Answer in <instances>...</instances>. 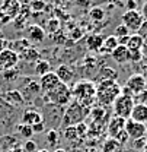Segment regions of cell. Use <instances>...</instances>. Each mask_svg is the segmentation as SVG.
Segmentation results:
<instances>
[{
    "instance_id": "cell-11",
    "label": "cell",
    "mask_w": 147,
    "mask_h": 152,
    "mask_svg": "<svg viewBox=\"0 0 147 152\" xmlns=\"http://www.w3.org/2000/svg\"><path fill=\"white\" fill-rule=\"evenodd\" d=\"M60 83H61L60 79L57 77V75H55L53 70L48 72V73H45V75H42L39 77V82H38L39 91H41L42 94H48L50 91H53L55 86H58Z\"/></svg>"
},
{
    "instance_id": "cell-36",
    "label": "cell",
    "mask_w": 147,
    "mask_h": 152,
    "mask_svg": "<svg viewBox=\"0 0 147 152\" xmlns=\"http://www.w3.org/2000/svg\"><path fill=\"white\" fill-rule=\"evenodd\" d=\"M58 28H60V25H58V20L53 19V20H50V22H48V29H50V32H55Z\"/></svg>"
},
{
    "instance_id": "cell-24",
    "label": "cell",
    "mask_w": 147,
    "mask_h": 152,
    "mask_svg": "<svg viewBox=\"0 0 147 152\" xmlns=\"http://www.w3.org/2000/svg\"><path fill=\"white\" fill-rule=\"evenodd\" d=\"M48 72H51V63L48 61V60H44V58H39L38 61L34 63V73L37 76H41L45 75V73H48Z\"/></svg>"
},
{
    "instance_id": "cell-42",
    "label": "cell",
    "mask_w": 147,
    "mask_h": 152,
    "mask_svg": "<svg viewBox=\"0 0 147 152\" xmlns=\"http://www.w3.org/2000/svg\"><path fill=\"white\" fill-rule=\"evenodd\" d=\"M6 20H7V18H1L0 19V29L4 26V22H6Z\"/></svg>"
},
{
    "instance_id": "cell-31",
    "label": "cell",
    "mask_w": 147,
    "mask_h": 152,
    "mask_svg": "<svg viewBox=\"0 0 147 152\" xmlns=\"http://www.w3.org/2000/svg\"><path fill=\"white\" fill-rule=\"evenodd\" d=\"M38 151V145L35 143V140L28 139L23 143V152H37Z\"/></svg>"
},
{
    "instance_id": "cell-8",
    "label": "cell",
    "mask_w": 147,
    "mask_h": 152,
    "mask_svg": "<svg viewBox=\"0 0 147 152\" xmlns=\"http://www.w3.org/2000/svg\"><path fill=\"white\" fill-rule=\"evenodd\" d=\"M124 86L133 94V96H137L138 94H141L143 91L147 89V79L141 73H134L127 79Z\"/></svg>"
},
{
    "instance_id": "cell-23",
    "label": "cell",
    "mask_w": 147,
    "mask_h": 152,
    "mask_svg": "<svg viewBox=\"0 0 147 152\" xmlns=\"http://www.w3.org/2000/svg\"><path fill=\"white\" fill-rule=\"evenodd\" d=\"M102 42H104V37L101 34H92L86 39V45L91 51H99L102 47Z\"/></svg>"
},
{
    "instance_id": "cell-40",
    "label": "cell",
    "mask_w": 147,
    "mask_h": 152,
    "mask_svg": "<svg viewBox=\"0 0 147 152\" xmlns=\"http://www.w3.org/2000/svg\"><path fill=\"white\" fill-rule=\"evenodd\" d=\"M4 48H7V41H6L4 38L0 37V53H1Z\"/></svg>"
},
{
    "instance_id": "cell-44",
    "label": "cell",
    "mask_w": 147,
    "mask_h": 152,
    "mask_svg": "<svg viewBox=\"0 0 147 152\" xmlns=\"http://www.w3.org/2000/svg\"><path fill=\"white\" fill-rule=\"evenodd\" d=\"M54 152H67V151H66V149H55Z\"/></svg>"
},
{
    "instance_id": "cell-22",
    "label": "cell",
    "mask_w": 147,
    "mask_h": 152,
    "mask_svg": "<svg viewBox=\"0 0 147 152\" xmlns=\"http://www.w3.org/2000/svg\"><path fill=\"white\" fill-rule=\"evenodd\" d=\"M118 79V72L112 67H102L99 70V73L96 75V80L102 82V80H117Z\"/></svg>"
},
{
    "instance_id": "cell-13",
    "label": "cell",
    "mask_w": 147,
    "mask_h": 152,
    "mask_svg": "<svg viewBox=\"0 0 147 152\" xmlns=\"http://www.w3.org/2000/svg\"><path fill=\"white\" fill-rule=\"evenodd\" d=\"M26 39L29 41V44H39L44 41L45 38V31L39 26V25H29L26 28Z\"/></svg>"
},
{
    "instance_id": "cell-20",
    "label": "cell",
    "mask_w": 147,
    "mask_h": 152,
    "mask_svg": "<svg viewBox=\"0 0 147 152\" xmlns=\"http://www.w3.org/2000/svg\"><path fill=\"white\" fill-rule=\"evenodd\" d=\"M125 47L128 48V51H141L143 47H144V42H143V39L140 38V35L135 32V34H130Z\"/></svg>"
},
{
    "instance_id": "cell-10",
    "label": "cell",
    "mask_w": 147,
    "mask_h": 152,
    "mask_svg": "<svg viewBox=\"0 0 147 152\" xmlns=\"http://www.w3.org/2000/svg\"><path fill=\"white\" fill-rule=\"evenodd\" d=\"M19 63V54L12 51L10 48H4L0 53V70H12L18 66Z\"/></svg>"
},
{
    "instance_id": "cell-14",
    "label": "cell",
    "mask_w": 147,
    "mask_h": 152,
    "mask_svg": "<svg viewBox=\"0 0 147 152\" xmlns=\"http://www.w3.org/2000/svg\"><path fill=\"white\" fill-rule=\"evenodd\" d=\"M130 118L137 121V123H143L146 124L147 123V105L146 104H140V102H135L133 110H131V114H130Z\"/></svg>"
},
{
    "instance_id": "cell-39",
    "label": "cell",
    "mask_w": 147,
    "mask_h": 152,
    "mask_svg": "<svg viewBox=\"0 0 147 152\" xmlns=\"http://www.w3.org/2000/svg\"><path fill=\"white\" fill-rule=\"evenodd\" d=\"M140 13H141L143 19H144V20H147V1L143 4V7H141V12H140Z\"/></svg>"
},
{
    "instance_id": "cell-15",
    "label": "cell",
    "mask_w": 147,
    "mask_h": 152,
    "mask_svg": "<svg viewBox=\"0 0 147 152\" xmlns=\"http://www.w3.org/2000/svg\"><path fill=\"white\" fill-rule=\"evenodd\" d=\"M54 73L60 79V82L61 83H66V85H69L70 82H73V79H74V70H73V67H70L69 64H60Z\"/></svg>"
},
{
    "instance_id": "cell-37",
    "label": "cell",
    "mask_w": 147,
    "mask_h": 152,
    "mask_svg": "<svg viewBox=\"0 0 147 152\" xmlns=\"http://www.w3.org/2000/svg\"><path fill=\"white\" fill-rule=\"evenodd\" d=\"M44 129H45L44 123H38V124H35V126H32V132L34 133H42L44 132Z\"/></svg>"
},
{
    "instance_id": "cell-12",
    "label": "cell",
    "mask_w": 147,
    "mask_h": 152,
    "mask_svg": "<svg viewBox=\"0 0 147 152\" xmlns=\"http://www.w3.org/2000/svg\"><path fill=\"white\" fill-rule=\"evenodd\" d=\"M20 123L32 127V126H35L38 123H42V114H41L39 110H35V108H26L23 111V114H22Z\"/></svg>"
},
{
    "instance_id": "cell-35",
    "label": "cell",
    "mask_w": 147,
    "mask_h": 152,
    "mask_svg": "<svg viewBox=\"0 0 147 152\" xmlns=\"http://www.w3.org/2000/svg\"><path fill=\"white\" fill-rule=\"evenodd\" d=\"M141 58H144L141 51H130V61L137 63V61H140Z\"/></svg>"
},
{
    "instance_id": "cell-25",
    "label": "cell",
    "mask_w": 147,
    "mask_h": 152,
    "mask_svg": "<svg viewBox=\"0 0 147 152\" xmlns=\"http://www.w3.org/2000/svg\"><path fill=\"white\" fill-rule=\"evenodd\" d=\"M117 47H118V39L114 35H109V37L104 38V42H102V47H101L99 51L104 53V54H111Z\"/></svg>"
},
{
    "instance_id": "cell-28",
    "label": "cell",
    "mask_w": 147,
    "mask_h": 152,
    "mask_svg": "<svg viewBox=\"0 0 147 152\" xmlns=\"http://www.w3.org/2000/svg\"><path fill=\"white\" fill-rule=\"evenodd\" d=\"M16 130H18L19 136H20V137H23L25 140L32 139V136H34L32 127H31V126H26V124H22V123H19L18 126H16Z\"/></svg>"
},
{
    "instance_id": "cell-34",
    "label": "cell",
    "mask_w": 147,
    "mask_h": 152,
    "mask_svg": "<svg viewBox=\"0 0 147 152\" xmlns=\"http://www.w3.org/2000/svg\"><path fill=\"white\" fill-rule=\"evenodd\" d=\"M114 139H115V140H118V142H119L122 146H124V145H125V143H127V142L130 140V137H128V134H127V132H125V129H124L122 132L118 133V134H117Z\"/></svg>"
},
{
    "instance_id": "cell-29",
    "label": "cell",
    "mask_w": 147,
    "mask_h": 152,
    "mask_svg": "<svg viewBox=\"0 0 147 152\" xmlns=\"http://www.w3.org/2000/svg\"><path fill=\"white\" fill-rule=\"evenodd\" d=\"M58 142H60V133H58V130L50 129V130L47 132V143L51 145L53 148H55V146L58 145Z\"/></svg>"
},
{
    "instance_id": "cell-17",
    "label": "cell",
    "mask_w": 147,
    "mask_h": 152,
    "mask_svg": "<svg viewBox=\"0 0 147 152\" xmlns=\"http://www.w3.org/2000/svg\"><path fill=\"white\" fill-rule=\"evenodd\" d=\"M124 127H125V120L121 118V117L114 115L109 120V123H108V134H109V137H115L118 133L124 130Z\"/></svg>"
},
{
    "instance_id": "cell-18",
    "label": "cell",
    "mask_w": 147,
    "mask_h": 152,
    "mask_svg": "<svg viewBox=\"0 0 147 152\" xmlns=\"http://www.w3.org/2000/svg\"><path fill=\"white\" fill-rule=\"evenodd\" d=\"M111 57H112L117 63L124 64V63L130 61V51L125 45H119V44H118V47L111 53Z\"/></svg>"
},
{
    "instance_id": "cell-27",
    "label": "cell",
    "mask_w": 147,
    "mask_h": 152,
    "mask_svg": "<svg viewBox=\"0 0 147 152\" xmlns=\"http://www.w3.org/2000/svg\"><path fill=\"white\" fill-rule=\"evenodd\" d=\"M102 152H122V145H121L118 140H115L114 137H109V139L104 143Z\"/></svg>"
},
{
    "instance_id": "cell-19",
    "label": "cell",
    "mask_w": 147,
    "mask_h": 152,
    "mask_svg": "<svg viewBox=\"0 0 147 152\" xmlns=\"http://www.w3.org/2000/svg\"><path fill=\"white\" fill-rule=\"evenodd\" d=\"M29 47H31V44H29V41L26 38H19V39H15V41H7V48L15 51L16 54H20L22 51H25Z\"/></svg>"
},
{
    "instance_id": "cell-9",
    "label": "cell",
    "mask_w": 147,
    "mask_h": 152,
    "mask_svg": "<svg viewBox=\"0 0 147 152\" xmlns=\"http://www.w3.org/2000/svg\"><path fill=\"white\" fill-rule=\"evenodd\" d=\"M125 132L128 134L130 139H133V140H138V139H143L144 136L147 134V127L146 124H143V123H137V121H134V120H125Z\"/></svg>"
},
{
    "instance_id": "cell-26",
    "label": "cell",
    "mask_w": 147,
    "mask_h": 152,
    "mask_svg": "<svg viewBox=\"0 0 147 152\" xmlns=\"http://www.w3.org/2000/svg\"><path fill=\"white\" fill-rule=\"evenodd\" d=\"M15 113V108L12 105H9L1 96H0V121L4 123L7 118H10V115Z\"/></svg>"
},
{
    "instance_id": "cell-3",
    "label": "cell",
    "mask_w": 147,
    "mask_h": 152,
    "mask_svg": "<svg viewBox=\"0 0 147 152\" xmlns=\"http://www.w3.org/2000/svg\"><path fill=\"white\" fill-rule=\"evenodd\" d=\"M88 115V108L82 107L79 102H76L72 99V102L64 108L63 113V120H61V129L66 127H72V126H77L80 123H83L85 117Z\"/></svg>"
},
{
    "instance_id": "cell-30",
    "label": "cell",
    "mask_w": 147,
    "mask_h": 152,
    "mask_svg": "<svg viewBox=\"0 0 147 152\" xmlns=\"http://www.w3.org/2000/svg\"><path fill=\"white\" fill-rule=\"evenodd\" d=\"M130 32L128 29L122 25V23H119V25H117L115 26V29H114V37L117 38V39H119V38H124V37H128Z\"/></svg>"
},
{
    "instance_id": "cell-41",
    "label": "cell",
    "mask_w": 147,
    "mask_h": 152,
    "mask_svg": "<svg viewBox=\"0 0 147 152\" xmlns=\"http://www.w3.org/2000/svg\"><path fill=\"white\" fill-rule=\"evenodd\" d=\"M44 7V1H35L34 3V9H42Z\"/></svg>"
},
{
    "instance_id": "cell-32",
    "label": "cell",
    "mask_w": 147,
    "mask_h": 152,
    "mask_svg": "<svg viewBox=\"0 0 147 152\" xmlns=\"http://www.w3.org/2000/svg\"><path fill=\"white\" fill-rule=\"evenodd\" d=\"M105 16V12H104V9H101V7H93L92 10H91V18L93 20H102Z\"/></svg>"
},
{
    "instance_id": "cell-4",
    "label": "cell",
    "mask_w": 147,
    "mask_h": 152,
    "mask_svg": "<svg viewBox=\"0 0 147 152\" xmlns=\"http://www.w3.org/2000/svg\"><path fill=\"white\" fill-rule=\"evenodd\" d=\"M63 113H64V108H63V107H58V105L51 104V102L44 104V105H42V110H41L44 126L48 127V129L57 130V129L61 126Z\"/></svg>"
},
{
    "instance_id": "cell-7",
    "label": "cell",
    "mask_w": 147,
    "mask_h": 152,
    "mask_svg": "<svg viewBox=\"0 0 147 152\" xmlns=\"http://www.w3.org/2000/svg\"><path fill=\"white\" fill-rule=\"evenodd\" d=\"M121 20H122V25L128 29L130 32H133V34H135L138 31V28L141 26V23L144 22L141 13L137 9L135 10H127V12H124V15L121 16Z\"/></svg>"
},
{
    "instance_id": "cell-21",
    "label": "cell",
    "mask_w": 147,
    "mask_h": 152,
    "mask_svg": "<svg viewBox=\"0 0 147 152\" xmlns=\"http://www.w3.org/2000/svg\"><path fill=\"white\" fill-rule=\"evenodd\" d=\"M23 60V61H28V63H35V61H38L39 58H41V56H39V51H38L35 47H29V48H26L25 51H22L20 54H19V60Z\"/></svg>"
},
{
    "instance_id": "cell-5",
    "label": "cell",
    "mask_w": 147,
    "mask_h": 152,
    "mask_svg": "<svg viewBox=\"0 0 147 152\" xmlns=\"http://www.w3.org/2000/svg\"><path fill=\"white\" fill-rule=\"evenodd\" d=\"M42 98L47 102H51V104H55L58 107H66L72 102L73 96H72V89L69 88V85L66 83H60L58 86H55L53 91H50L48 94H42Z\"/></svg>"
},
{
    "instance_id": "cell-6",
    "label": "cell",
    "mask_w": 147,
    "mask_h": 152,
    "mask_svg": "<svg viewBox=\"0 0 147 152\" xmlns=\"http://www.w3.org/2000/svg\"><path fill=\"white\" fill-rule=\"evenodd\" d=\"M134 98L133 96H127V95H118V98L114 101L112 104V110H114V115L121 117L124 120H128L131 110L134 107Z\"/></svg>"
},
{
    "instance_id": "cell-33",
    "label": "cell",
    "mask_w": 147,
    "mask_h": 152,
    "mask_svg": "<svg viewBox=\"0 0 147 152\" xmlns=\"http://www.w3.org/2000/svg\"><path fill=\"white\" fill-rule=\"evenodd\" d=\"M137 34H138V35H140V38L143 39L144 45H147V20H144V22L141 23V26L138 28Z\"/></svg>"
},
{
    "instance_id": "cell-16",
    "label": "cell",
    "mask_w": 147,
    "mask_h": 152,
    "mask_svg": "<svg viewBox=\"0 0 147 152\" xmlns=\"http://www.w3.org/2000/svg\"><path fill=\"white\" fill-rule=\"evenodd\" d=\"M1 98L9 104V105H12L13 108H16V107H20V105H23L25 104V99H23V95L20 94L19 91L16 89H13V91H7V92H4V94L1 95Z\"/></svg>"
},
{
    "instance_id": "cell-1",
    "label": "cell",
    "mask_w": 147,
    "mask_h": 152,
    "mask_svg": "<svg viewBox=\"0 0 147 152\" xmlns=\"http://www.w3.org/2000/svg\"><path fill=\"white\" fill-rule=\"evenodd\" d=\"M72 96H73V101L79 102L82 107L89 108L96 102V85L92 80L82 79L74 83L72 89Z\"/></svg>"
},
{
    "instance_id": "cell-43",
    "label": "cell",
    "mask_w": 147,
    "mask_h": 152,
    "mask_svg": "<svg viewBox=\"0 0 147 152\" xmlns=\"http://www.w3.org/2000/svg\"><path fill=\"white\" fill-rule=\"evenodd\" d=\"M37 152H51V151H48V149H38Z\"/></svg>"
},
{
    "instance_id": "cell-38",
    "label": "cell",
    "mask_w": 147,
    "mask_h": 152,
    "mask_svg": "<svg viewBox=\"0 0 147 152\" xmlns=\"http://www.w3.org/2000/svg\"><path fill=\"white\" fill-rule=\"evenodd\" d=\"M137 9V4L134 0H128L127 1V10H135Z\"/></svg>"
},
{
    "instance_id": "cell-2",
    "label": "cell",
    "mask_w": 147,
    "mask_h": 152,
    "mask_svg": "<svg viewBox=\"0 0 147 152\" xmlns=\"http://www.w3.org/2000/svg\"><path fill=\"white\" fill-rule=\"evenodd\" d=\"M121 95V85L117 80H102L96 85V102L102 107L112 105L114 101Z\"/></svg>"
}]
</instances>
